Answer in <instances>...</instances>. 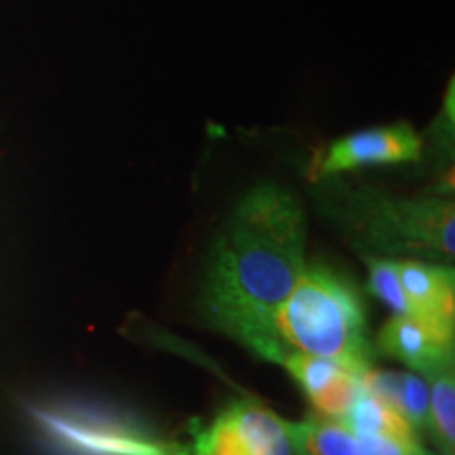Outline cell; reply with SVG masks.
I'll return each instance as SVG.
<instances>
[{"label":"cell","mask_w":455,"mask_h":455,"mask_svg":"<svg viewBox=\"0 0 455 455\" xmlns=\"http://www.w3.org/2000/svg\"><path fill=\"white\" fill-rule=\"evenodd\" d=\"M398 411L407 419L413 432L430 430V388L419 375L401 373Z\"/></svg>","instance_id":"obj_14"},{"label":"cell","mask_w":455,"mask_h":455,"mask_svg":"<svg viewBox=\"0 0 455 455\" xmlns=\"http://www.w3.org/2000/svg\"><path fill=\"white\" fill-rule=\"evenodd\" d=\"M365 261L369 268V291L382 299L395 315L413 316L407 295L403 291L401 276H398V259L365 255Z\"/></svg>","instance_id":"obj_13"},{"label":"cell","mask_w":455,"mask_h":455,"mask_svg":"<svg viewBox=\"0 0 455 455\" xmlns=\"http://www.w3.org/2000/svg\"><path fill=\"white\" fill-rule=\"evenodd\" d=\"M281 365L293 375L318 411L325 418L341 419L363 395V375L367 369L333 361V358L293 352ZM371 369V367H369Z\"/></svg>","instance_id":"obj_7"},{"label":"cell","mask_w":455,"mask_h":455,"mask_svg":"<svg viewBox=\"0 0 455 455\" xmlns=\"http://www.w3.org/2000/svg\"><path fill=\"white\" fill-rule=\"evenodd\" d=\"M306 268V215L276 184L243 196L215 238L201 308L207 323L272 363L283 361L275 316Z\"/></svg>","instance_id":"obj_1"},{"label":"cell","mask_w":455,"mask_h":455,"mask_svg":"<svg viewBox=\"0 0 455 455\" xmlns=\"http://www.w3.org/2000/svg\"><path fill=\"white\" fill-rule=\"evenodd\" d=\"M327 181V180H318ZM321 204L363 251L453 258L455 207L447 196L392 198L373 188L327 181Z\"/></svg>","instance_id":"obj_2"},{"label":"cell","mask_w":455,"mask_h":455,"mask_svg":"<svg viewBox=\"0 0 455 455\" xmlns=\"http://www.w3.org/2000/svg\"><path fill=\"white\" fill-rule=\"evenodd\" d=\"M295 455H367L363 439L339 419L310 415L304 422L289 424Z\"/></svg>","instance_id":"obj_10"},{"label":"cell","mask_w":455,"mask_h":455,"mask_svg":"<svg viewBox=\"0 0 455 455\" xmlns=\"http://www.w3.org/2000/svg\"><path fill=\"white\" fill-rule=\"evenodd\" d=\"M186 455H295L289 422L255 403H232L195 436Z\"/></svg>","instance_id":"obj_4"},{"label":"cell","mask_w":455,"mask_h":455,"mask_svg":"<svg viewBox=\"0 0 455 455\" xmlns=\"http://www.w3.org/2000/svg\"><path fill=\"white\" fill-rule=\"evenodd\" d=\"M453 329L419 316L395 315L379 329L378 348L424 378L453 365Z\"/></svg>","instance_id":"obj_6"},{"label":"cell","mask_w":455,"mask_h":455,"mask_svg":"<svg viewBox=\"0 0 455 455\" xmlns=\"http://www.w3.org/2000/svg\"><path fill=\"white\" fill-rule=\"evenodd\" d=\"M398 276L413 316L455 325V272L424 259H398Z\"/></svg>","instance_id":"obj_8"},{"label":"cell","mask_w":455,"mask_h":455,"mask_svg":"<svg viewBox=\"0 0 455 455\" xmlns=\"http://www.w3.org/2000/svg\"><path fill=\"white\" fill-rule=\"evenodd\" d=\"M275 333L283 361L301 352L358 369L371 367L373 350L361 295L348 278L329 266H306L276 312Z\"/></svg>","instance_id":"obj_3"},{"label":"cell","mask_w":455,"mask_h":455,"mask_svg":"<svg viewBox=\"0 0 455 455\" xmlns=\"http://www.w3.org/2000/svg\"><path fill=\"white\" fill-rule=\"evenodd\" d=\"M422 156V138L409 123H392L382 127L355 131L329 144L310 167V180L346 173L369 164L413 163Z\"/></svg>","instance_id":"obj_5"},{"label":"cell","mask_w":455,"mask_h":455,"mask_svg":"<svg viewBox=\"0 0 455 455\" xmlns=\"http://www.w3.org/2000/svg\"><path fill=\"white\" fill-rule=\"evenodd\" d=\"M430 430L441 455L455 453V373L453 365L430 375Z\"/></svg>","instance_id":"obj_12"},{"label":"cell","mask_w":455,"mask_h":455,"mask_svg":"<svg viewBox=\"0 0 455 455\" xmlns=\"http://www.w3.org/2000/svg\"><path fill=\"white\" fill-rule=\"evenodd\" d=\"M61 439L93 455H186V449H169L127 428L108 424H84L83 419H49Z\"/></svg>","instance_id":"obj_9"},{"label":"cell","mask_w":455,"mask_h":455,"mask_svg":"<svg viewBox=\"0 0 455 455\" xmlns=\"http://www.w3.org/2000/svg\"><path fill=\"white\" fill-rule=\"evenodd\" d=\"M358 436H401V439H413L415 432L405 418L386 405V403L378 401V398L363 392L356 398L355 405L348 409V413L339 419Z\"/></svg>","instance_id":"obj_11"}]
</instances>
